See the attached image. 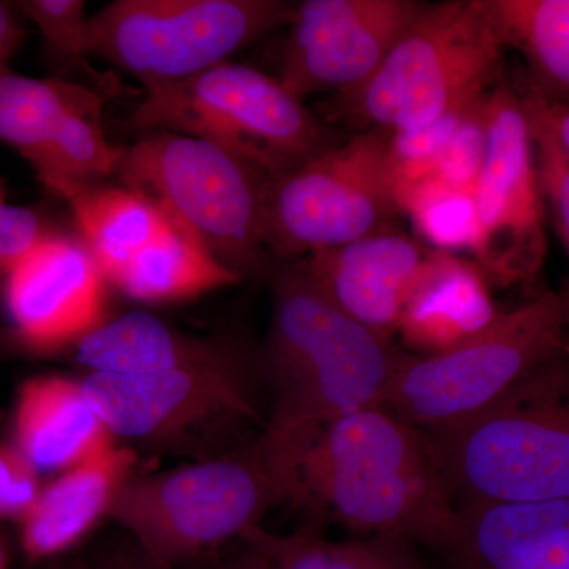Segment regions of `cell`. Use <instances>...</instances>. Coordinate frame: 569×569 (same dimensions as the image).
I'll return each instance as SVG.
<instances>
[{
  "instance_id": "obj_1",
  "label": "cell",
  "mask_w": 569,
  "mask_h": 569,
  "mask_svg": "<svg viewBox=\"0 0 569 569\" xmlns=\"http://www.w3.org/2000/svg\"><path fill=\"white\" fill-rule=\"evenodd\" d=\"M295 507L359 533L449 549L460 515L425 432L381 408L356 411L299 441Z\"/></svg>"
},
{
  "instance_id": "obj_2",
  "label": "cell",
  "mask_w": 569,
  "mask_h": 569,
  "mask_svg": "<svg viewBox=\"0 0 569 569\" xmlns=\"http://www.w3.org/2000/svg\"><path fill=\"white\" fill-rule=\"evenodd\" d=\"M272 316L258 355L269 403L266 429L301 440L348 415L378 406L400 353L332 305L298 260L268 277Z\"/></svg>"
},
{
  "instance_id": "obj_3",
  "label": "cell",
  "mask_w": 569,
  "mask_h": 569,
  "mask_svg": "<svg viewBox=\"0 0 569 569\" xmlns=\"http://www.w3.org/2000/svg\"><path fill=\"white\" fill-rule=\"evenodd\" d=\"M295 489L290 451L264 430L217 458L133 471L108 518L153 563L187 569L233 545L272 509L293 503Z\"/></svg>"
},
{
  "instance_id": "obj_4",
  "label": "cell",
  "mask_w": 569,
  "mask_h": 569,
  "mask_svg": "<svg viewBox=\"0 0 569 569\" xmlns=\"http://www.w3.org/2000/svg\"><path fill=\"white\" fill-rule=\"evenodd\" d=\"M422 432L459 508L569 500L568 351L478 413Z\"/></svg>"
},
{
  "instance_id": "obj_5",
  "label": "cell",
  "mask_w": 569,
  "mask_h": 569,
  "mask_svg": "<svg viewBox=\"0 0 569 569\" xmlns=\"http://www.w3.org/2000/svg\"><path fill=\"white\" fill-rule=\"evenodd\" d=\"M82 387L116 440L189 458H217L268 427L269 403L258 356L224 343L194 365L126 377L88 372Z\"/></svg>"
},
{
  "instance_id": "obj_6",
  "label": "cell",
  "mask_w": 569,
  "mask_h": 569,
  "mask_svg": "<svg viewBox=\"0 0 569 569\" xmlns=\"http://www.w3.org/2000/svg\"><path fill=\"white\" fill-rule=\"evenodd\" d=\"M503 50L485 0L427 3L376 73L336 97V114L359 132L421 129L497 86Z\"/></svg>"
},
{
  "instance_id": "obj_7",
  "label": "cell",
  "mask_w": 569,
  "mask_h": 569,
  "mask_svg": "<svg viewBox=\"0 0 569 569\" xmlns=\"http://www.w3.org/2000/svg\"><path fill=\"white\" fill-rule=\"evenodd\" d=\"M129 126L212 142L252 164L269 182L340 141L279 80L230 62L187 80L146 88Z\"/></svg>"
},
{
  "instance_id": "obj_8",
  "label": "cell",
  "mask_w": 569,
  "mask_h": 569,
  "mask_svg": "<svg viewBox=\"0 0 569 569\" xmlns=\"http://www.w3.org/2000/svg\"><path fill=\"white\" fill-rule=\"evenodd\" d=\"M116 174L228 271L268 280L276 266L264 236L269 181L252 164L200 138L148 132L126 148Z\"/></svg>"
},
{
  "instance_id": "obj_9",
  "label": "cell",
  "mask_w": 569,
  "mask_h": 569,
  "mask_svg": "<svg viewBox=\"0 0 569 569\" xmlns=\"http://www.w3.org/2000/svg\"><path fill=\"white\" fill-rule=\"evenodd\" d=\"M567 350L559 291H545L447 353L397 359L378 408L419 430L438 429L496 402Z\"/></svg>"
},
{
  "instance_id": "obj_10",
  "label": "cell",
  "mask_w": 569,
  "mask_h": 569,
  "mask_svg": "<svg viewBox=\"0 0 569 569\" xmlns=\"http://www.w3.org/2000/svg\"><path fill=\"white\" fill-rule=\"evenodd\" d=\"M284 0H116L89 18V52L144 88L187 80L290 26Z\"/></svg>"
},
{
  "instance_id": "obj_11",
  "label": "cell",
  "mask_w": 569,
  "mask_h": 569,
  "mask_svg": "<svg viewBox=\"0 0 569 569\" xmlns=\"http://www.w3.org/2000/svg\"><path fill=\"white\" fill-rule=\"evenodd\" d=\"M400 213L388 133L367 130L268 183L266 246L276 263L301 260L392 230Z\"/></svg>"
},
{
  "instance_id": "obj_12",
  "label": "cell",
  "mask_w": 569,
  "mask_h": 569,
  "mask_svg": "<svg viewBox=\"0 0 569 569\" xmlns=\"http://www.w3.org/2000/svg\"><path fill=\"white\" fill-rule=\"evenodd\" d=\"M485 163L475 189L478 233L471 261L492 287H530L548 253L529 122L516 86L486 97Z\"/></svg>"
},
{
  "instance_id": "obj_13",
  "label": "cell",
  "mask_w": 569,
  "mask_h": 569,
  "mask_svg": "<svg viewBox=\"0 0 569 569\" xmlns=\"http://www.w3.org/2000/svg\"><path fill=\"white\" fill-rule=\"evenodd\" d=\"M418 0H306L296 7L277 80L296 99L365 84L408 26Z\"/></svg>"
},
{
  "instance_id": "obj_14",
  "label": "cell",
  "mask_w": 569,
  "mask_h": 569,
  "mask_svg": "<svg viewBox=\"0 0 569 569\" xmlns=\"http://www.w3.org/2000/svg\"><path fill=\"white\" fill-rule=\"evenodd\" d=\"M107 282L80 238L48 233L7 272L3 296L26 346L62 350L108 320Z\"/></svg>"
},
{
  "instance_id": "obj_15",
  "label": "cell",
  "mask_w": 569,
  "mask_h": 569,
  "mask_svg": "<svg viewBox=\"0 0 569 569\" xmlns=\"http://www.w3.org/2000/svg\"><path fill=\"white\" fill-rule=\"evenodd\" d=\"M429 253L418 239L392 228L298 261L332 305L391 342Z\"/></svg>"
},
{
  "instance_id": "obj_16",
  "label": "cell",
  "mask_w": 569,
  "mask_h": 569,
  "mask_svg": "<svg viewBox=\"0 0 569 569\" xmlns=\"http://www.w3.org/2000/svg\"><path fill=\"white\" fill-rule=\"evenodd\" d=\"M456 569H569V500L467 505Z\"/></svg>"
},
{
  "instance_id": "obj_17",
  "label": "cell",
  "mask_w": 569,
  "mask_h": 569,
  "mask_svg": "<svg viewBox=\"0 0 569 569\" xmlns=\"http://www.w3.org/2000/svg\"><path fill=\"white\" fill-rule=\"evenodd\" d=\"M137 466V452L114 443L43 486L20 522L21 548L32 561L54 559L80 545L108 518L123 482Z\"/></svg>"
},
{
  "instance_id": "obj_18",
  "label": "cell",
  "mask_w": 569,
  "mask_h": 569,
  "mask_svg": "<svg viewBox=\"0 0 569 569\" xmlns=\"http://www.w3.org/2000/svg\"><path fill=\"white\" fill-rule=\"evenodd\" d=\"M489 283L471 260L430 250L400 313L397 335L418 356L447 353L496 318Z\"/></svg>"
},
{
  "instance_id": "obj_19",
  "label": "cell",
  "mask_w": 569,
  "mask_h": 569,
  "mask_svg": "<svg viewBox=\"0 0 569 569\" xmlns=\"http://www.w3.org/2000/svg\"><path fill=\"white\" fill-rule=\"evenodd\" d=\"M13 438L40 473H62L118 443L82 381L51 376L21 385L14 403Z\"/></svg>"
},
{
  "instance_id": "obj_20",
  "label": "cell",
  "mask_w": 569,
  "mask_h": 569,
  "mask_svg": "<svg viewBox=\"0 0 569 569\" xmlns=\"http://www.w3.org/2000/svg\"><path fill=\"white\" fill-rule=\"evenodd\" d=\"M223 346L182 335L151 313L132 312L108 318L71 348L89 373L141 377L203 361Z\"/></svg>"
},
{
  "instance_id": "obj_21",
  "label": "cell",
  "mask_w": 569,
  "mask_h": 569,
  "mask_svg": "<svg viewBox=\"0 0 569 569\" xmlns=\"http://www.w3.org/2000/svg\"><path fill=\"white\" fill-rule=\"evenodd\" d=\"M241 280L217 263L189 231L168 217L162 233L134 254L111 283L134 301L167 305L198 298Z\"/></svg>"
},
{
  "instance_id": "obj_22",
  "label": "cell",
  "mask_w": 569,
  "mask_h": 569,
  "mask_svg": "<svg viewBox=\"0 0 569 569\" xmlns=\"http://www.w3.org/2000/svg\"><path fill=\"white\" fill-rule=\"evenodd\" d=\"M503 48L522 54L523 80L550 104L569 107V0H485Z\"/></svg>"
},
{
  "instance_id": "obj_23",
  "label": "cell",
  "mask_w": 569,
  "mask_h": 569,
  "mask_svg": "<svg viewBox=\"0 0 569 569\" xmlns=\"http://www.w3.org/2000/svg\"><path fill=\"white\" fill-rule=\"evenodd\" d=\"M80 239L96 258L108 282L151 244L168 217L144 194L127 187L92 186L69 198Z\"/></svg>"
},
{
  "instance_id": "obj_24",
  "label": "cell",
  "mask_w": 569,
  "mask_h": 569,
  "mask_svg": "<svg viewBox=\"0 0 569 569\" xmlns=\"http://www.w3.org/2000/svg\"><path fill=\"white\" fill-rule=\"evenodd\" d=\"M102 104L100 93H89L31 162L40 181L63 200L116 174L121 163L126 149L116 148L104 137Z\"/></svg>"
},
{
  "instance_id": "obj_25",
  "label": "cell",
  "mask_w": 569,
  "mask_h": 569,
  "mask_svg": "<svg viewBox=\"0 0 569 569\" xmlns=\"http://www.w3.org/2000/svg\"><path fill=\"white\" fill-rule=\"evenodd\" d=\"M241 539L260 550L272 569H425L408 556L400 539L329 541L313 526L276 535L254 526Z\"/></svg>"
},
{
  "instance_id": "obj_26",
  "label": "cell",
  "mask_w": 569,
  "mask_h": 569,
  "mask_svg": "<svg viewBox=\"0 0 569 569\" xmlns=\"http://www.w3.org/2000/svg\"><path fill=\"white\" fill-rule=\"evenodd\" d=\"M91 89L0 71V141L32 162L56 137L63 119Z\"/></svg>"
},
{
  "instance_id": "obj_27",
  "label": "cell",
  "mask_w": 569,
  "mask_h": 569,
  "mask_svg": "<svg viewBox=\"0 0 569 569\" xmlns=\"http://www.w3.org/2000/svg\"><path fill=\"white\" fill-rule=\"evenodd\" d=\"M400 206L419 238L436 252H473L478 233L475 192L455 189L432 176L413 187Z\"/></svg>"
},
{
  "instance_id": "obj_28",
  "label": "cell",
  "mask_w": 569,
  "mask_h": 569,
  "mask_svg": "<svg viewBox=\"0 0 569 569\" xmlns=\"http://www.w3.org/2000/svg\"><path fill=\"white\" fill-rule=\"evenodd\" d=\"M516 89L529 122L542 201L548 206L553 227L569 253V152L546 119L538 93L526 80Z\"/></svg>"
},
{
  "instance_id": "obj_29",
  "label": "cell",
  "mask_w": 569,
  "mask_h": 569,
  "mask_svg": "<svg viewBox=\"0 0 569 569\" xmlns=\"http://www.w3.org/2000/svg\"><path fill=\"white\" fill-rule=\"evenodd\" d=\"M488 93L468 108L458 129L449 138L437 160V178L466 192H475L477 189L479 173L485 163L486 141H488V132H486Z\"/></svg>"
},
{
  "instance_id": "obj_30",
  "label": "cell",
  "mask_w": 569,
  "mask_h": 569,
  "mask_svg": "<svg viewBox=\"0 0 569 569\" xmlns=\"http://www.w3.org/2000/svg\"><path fill=\"white\" fill-rule=\"evenodd\" d=\"M20 9L39 28L52 56L78 61L89 52V18L82 0H26Z\"/></svg>"
},
{
  "instance_id": "obj_31",
  "label": "cell",
  "mask_w": 569,
  "mask_h": 569,
  "mask_svg": "<svg viewBox=\"0 0 569 569\" xmlns=\"http://www.w3.org/2000/svg\"><path fill=\"white\" fill-rule=\"evenodd\" d=\"M43 486L39 468L17 445H0V520L20 523L39 500Z\"/></svg>"
},
{
  "instance_id": "obj_32",
  "label": "cell",
  "mask_w": 569,
  "mask_h": 569,
  "mask_svg": "<svg viewBox=\"0 0 569 569\" xmlns=\"http://www.w3.org/2000/svg\"><path fill=\"white\" fill-rule=\"evenodd\" d=\"M47 234L31 209L0 204V272L7 274Z\"/></svg>"
},
{
  "instance_id": "obj_33",
  "label": "cell",
  "mask_w": 569,
  "mask_h": 569,
  "mask_svg": "<svg viewBox=\"0 0 569 569\" xmlns=\"http://www.w3.org/2000/svg\"><path fill=\"white\" fill-rule=\"evenodd\" d=\"M187 569H272L263 553L252 545L238 539L233 545L213 553L200 563Z\"/></svg>"
},
{
  "instance_id": "obj_34",
  "label": "cell",
  "mask_w": 569,
  "mask_h": 569,
  "mask_svg": "<svg viewBox=\"0 0 569 569\" xmlns=\"http://www.w3.org/2000/svg\"><path fill=\"white\" fill-rule=\"evenodd\" d=\"M130 539V538H129ZM89 569H168L153 563L151 559L144 556L132 539L129 546L123 549H116L107 553L93 567Z\"/></svg>"
},
{
  "instance_id": "obj_35",
  "label": "cell",
  "mask_w": 569,
  "mask_h": 569,
  "mask_svg": "<svg viewBox=\"0 0 569 569\" xmlns=\"http://www.w3.org/2000/svg\"><path fill=\"white\" fill-rule=\"evenodd\" d=\"M22 31L20 22L9 3L0 2V71L7 69V62L20 47Z\"/></svg>"
},
{
  "instance_id": "obj_36",
  "label": "cell",
  "mask_w": 569,
  "mask_h": 569,
  "mask_svg": "<svg viewBox=\"0 0 569 569\" xmlns=\"http://www.w3.org/2000/svg\"><path fill=\"white\" fill-rule=\"evenodd\" d=\"M541 99V97H539ZM542 111L546 119L556 132L563 148L569 152V107H559V104H550L541 99Z\"/></svg>"
},
{
  "instance_id": "obj_37",
  "label": "cell",
  "mask_w": 569,
  "mask_h": 569,
  "mask_svg": "<svg viewBox=\"0 0 569 569\" xmlns=\"http://www.w3.org/2000/svg\"><path fill=\"white\" fill-rule=\"evenodd\" d=\"M561 302H563L565 310V340H567V351L569 355V280L561 287L559 291Z\"/></svg>"
},
{
  "instance_id": "obj_38",
  "label": "cell",
  "mask_w": 569,
  "mask_h": 569,
  "mask_svg": "<svg viewBox=\"0 0 569 569\" xmlns=\"http://www.w3.org/2000/svg\"><path fill=\"white\" fill-rule=\"evenodd\" d=\"M0 569H9V548L2 533H0Z\"/></svg>"
},
{
  "instance_id": "obj_39",
  "label": "cell",
  "mask_w": 569,
  "mask_h": 569,
  "mask_svg": "<svg viewBox=\"0 0 569 569\" xmlns=\"http://www.w3.org/2000/svg\"><path fill=\"white\" fill-rule=\"evenodd\" d=\"M0 204H6V183L0 179Z\"/></svg>"
}]
</instances>
